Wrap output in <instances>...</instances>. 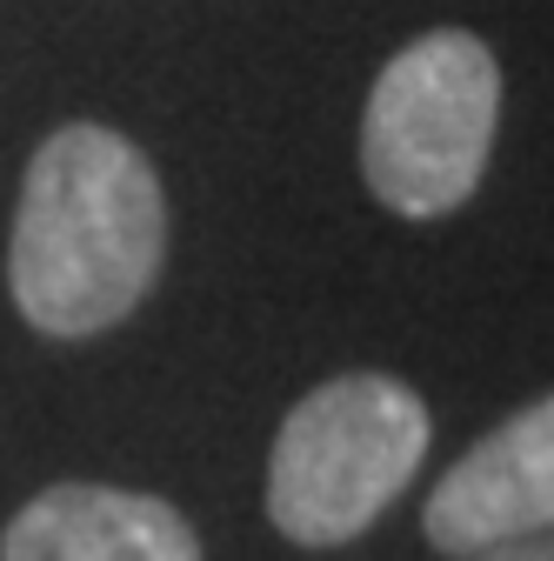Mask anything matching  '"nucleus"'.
I'll return each instance as SVG.
<instances>
[{
  "mask_svg": "<svg viewBox=\"0 0 554 561\" xmlns=\"http://www.w3.org/2000/svg\"><path fill=\"white\" fill-rule=\"evenodd\" d=\"M168 254V201L148 154L114 127L74 121L27 161L8 241L14 308L60 341L101 334L141 308Z\"/></svg>",
  "mask_w": 554,
  "mask_h": 561,
  "instance_id": "nucleus-1",
  "label": "nucleus"
},
{
  "mask_svg": "<svg viewBox=\"0 0 554 561\" xmlns=\"http://www.w3.org/2000/svg\"><path fill=\"white\" fill-rule=\"evenodd\" d=\"M428 455V408L394 375H334L281 421L267 455V522L301 548L374 528Z\"/></svg>",
  "mask_w": 554,
  "mask_h": 561,
  "instance_id": "nucleus-2",
  "label": "nucleus"
},
{
  "mask_svg": "<svg viewBox=\"0 0 554 561\" xmlns=\"http://www.w3.org/2000/svg\"><path fill=\"white\" fill-rule=\"evenodd\" d=\"M501 127V67L461 27L407 41L368 94L361 174L374 201L407 221H435L481 187Z\"/></svg>",
  "mask_w": 554,
  "mask_h": 561,
  "instance_id": "nucleus-3",
  "label": "nucleus"
},
{
  "mask_svg": "<svg viewBox=\"0 0 554 561\" xmlns=\"http://www.w3.org/2000/svg\"><path fill=\"white\" fill-rule=\"evenodd\" d=\"M422 528L441 554H481L554 535V394L528 401L441 474Z\"/></svg>",
  "mask_w": 554,
  "mask_h": 561,
  "instance_id": "nucleus-4",
  "label": "nucleus"
},
{
  "mask_svg": "<svg viewBox=\"0 0 554 561\" xmlns=\"http://www.w3.org/2000/svg\"><path fill=\"white\" fill-rule=\"evenodd\" d=\"M0 561H200V541L154 495L60 481L8 522Z\"/></svg>",
  "mask_w": 554,
  "mask_h": 561,
  "instance_id": "nucleus-5",
  "label": "nucleus"
},
{
  "mask_svg": "<svg viewBox=\"0 0 554 561\" xmlns=\"http://www.w3.org/2000/svg\"><path fill=\"white\" fill-rule=\"evenodd\" d=\"M468 561H554V535H541V541H508V548H481V554H468Z\"/></svg>",
  "mask_w": 554,
  "mask_h": 561,
  "instance_id": "nucleus-6",
  "label": "nucleus"
}]
</instances>
